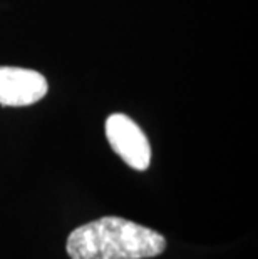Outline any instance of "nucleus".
<instances>
[{"label":"nucleus","mask_w":258,"mask_h":259,"mask_svg":"<svg viewBox=\"0 0 258 259\" xmlns=\"http://www.w3.org/2000/svg\"><path fill=\"white\" fill-rule=\"evenodd\" d=\"M47 80L41 72L22 67H0V104L22 107L39 102L47 94Z\"/></svg>","instance_id":"7ed1b4c3"},{"label":"nucleus","mask_w":258,"mask_h":259,"mask_svg":"<svg viewBox=\"0 0 258 259\" xmlns=\"http://www.w3.org/2000/svg\"><path fill=\"white\" fill-rule=\"evenodd\" d=\"M106 137L113 151L136 170H146L151 162V146L146 134L129 115L111 114L106 119Z\"/></svg>","instance_id":"f03ea898"},{"label":"nucleus","mask_w":258,"mask_h":259,"mask_svg":"<svg viewBox=\"0 0 258 259\" xmlns=\"http://www.w3.org/2000/svg\"><path fill=\"white\" fill-rule=\"evenodd\" d=\"M65 249L70 259H150L164 252L166 239L146 226L104 216L76 228Z\"/></svg>","instance_id":"f257e3e1"}]
</instances>
